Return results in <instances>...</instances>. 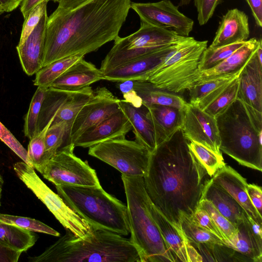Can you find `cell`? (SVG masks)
<instances>
[{"label": "cell", "instance_id": "cell-1", "mask_svg": "<svg viewBox=\"0 0 262 262\" xmlns=\"http://www.w3.org/2000/svg\"><path fill=\"white\" fill-rule=\"evenodd\" d=\"M189 141L182 129L176 132L151 153L143 177L151 203L181 232L183 219L197 209L211 178L190 150Z\"/></svg>", "mask_w": 262, "mask_h": 262}, {"label": "cell", "instance_id": "cell-2", "mask_svg": "<svg viewBox=\"0 0 262 262\" xmlns=\"http://www.w3.org/2000/svg\"><path fill=\"white\" fill-rule=\"evenodd\" d=\"M130 0H90L66 13L48 16L42 68L57 60L99 49L118 36Z\"/></svg>", "mask_w": 262, "mask_h": 262}, {"label": "cell", "instance_id": "cell-3", "mask_svg": "<svg viewBox=\"0 0 262 262\" xmlns=\"http://www.w3.org/2000/svg\"><path fill=\"white\" fill-rule=\"evenodd\" d=\"M92 234L78 237L67 231L30 262H142L140 253L130 238L92 227Z\"/></svg>", "mask_w": 262, "mask_h": 262}, {"label": "cell", "instance_id": "cell-4", "mask_svg": "<svg viewBox=\"0 0 262 262\" xmlns=\"http://www.w3.org/2000/svg\"><path fill=\"white\" fill-rule=\"evenodd\" d=\"M127 202L131 242L142 262L177 261L165 243L149 210L151 201L143 177L121 175Z\"/></svg>", "mask_w": 262, "mask_h": 262}, {"label": "cell", "instance_id": "cell-5", "mask_svg": "<svg viewBox=\"0 0 262 262\" xmlns=\"http://www.w3.org/2000/svg\"><path fill=\"white\" fill-rule=\"evenodd\" d=\"M67 205L92 227L122 236L130 229L127 206L101 186H55Z\"/></svg>", "mask_w": 262, "mask_h": 262}, {"label": "cell", "instance_id": "cell-6", "mask_svg": "<svg viewBox=\"0 0 262 262\" xmlns=\"http://www.w3.org/2000/svg\"><path fill=\"white\" fill-rule=\"evenodd\" d=\"M216 118L220 150L239 164L262 170V130L255 125L238 98Z\"/></svg>", "mask_w": 262, "mask_h": 262}, {"label": "cell", "instance_id": "cell-7", "mask_svg": "<svg viewBox=\"0 0 262 262\" xmlns=\"http://www.w3.org/2000/svg\"><path fill=\"white\" fill-rule=\"evenodd\" d=\"M207 43L189 37L150 73L146 81L175 94L188 91L196 82L200 58Z\"/></svg>", "mask_w": 262, "mask_h": 262}, {"label": "cell", "instance_id": "cell-8", "mask_svg": "<svg viewBox=\"0 0 262 262\" xmlns=\"http://www.w3.org/2000/svg\"><path fill=\"white\" fill-rule=\"evenodd\" d=\"M189 37L141 21L137 31L126 37L119 36L114 40V46L101 62L100 70L104 74L129 61L180 43Z\"/></svg>", "mask_w": 262, "mask_h": 262}, {"label": "cell", "instance_id": "cell-9", "mask_svg": "<svg viewBox=\"0 0 262 262\" xmlns=\"http://www.w3.org/2000/svg\"><path fill=\"white\" fill-rule=\"evenodd\" d=\"M13 169L18 178L46 206L66 230L81 238L92 234L91 226L70 208L58 193L47 186L34 168L22 161L15 163Z\"/></svg>", "mask_w": 262, "mask_h": 262}, {"label": "cell", "instance_id": "cell-10", "mask_svg": "<svg viewBox=\"0 0 262 262\" xmlns=\"http://www.w3.org/2000/svg\"><path fill=\"white\" fill-rule=\"evenodd\" d=\"M88 154L112 166L122 174L142 177L147 171L151 155L145 146L125 137L108 140L92 146Z\"/></svg>", "mask_w": 262, "mask_h": 262}, {"label": "cell", "instance_id": "cell-11", "mask_svg": "<svg viewBox=\"0 0 262 262\" xmlns=\"http://www.w3.org/2000/svg\"><path fill=\"white\" fill-rule=\"evenodd\" d=\"M75 147H62L39 172L55 186H101L95 170L74 154Z\"/></svg>", "mask_w": 262, "mask_h": 262}, {"label": "cell", "instance_id": "cell-12", "mask_svg": "<svg viewBox=\"0 0 262 262\" xmlns=\"http://www.w3.org/2000/svg\"><path fill=\"white\" fill-rule=\"evenodd\" d=\"M120 99L106 87L93 90L92 97L77 116L69 133L66 145L73 144L84 132L119 111Z\"/></svg>", "mask_w": 262, "mask_h": 262}, {"label": "cell", "instance_id": "cell-13", "mask_svg": "<svg viewBox=\"0 0 262 262\" xmlns=\"http://www.w3.org/2000/svg\"><path fill=\"white\" fill-rule=\"evenodd\" d=\"M130 8L138 14L141 21L172 31L179 35L188 37L193 29V20L180 12L170 0L131 3Z\"/></svg>", "mask_w": 262, "mask_h": 262}, {"label": "cell", "instance_id": "cell-14", "mask_svg": "<svg viewBox=\"0 0 262 262\" xmlns=\"http://www.w3.org/2000/svg\"><path fill=\"white\" fill-rule=\"evenodd\" d=\"M237 98L245 105L256 127L262 129V62L256 51L238 76Z\"/></svg>", "mask_w": 262, "mask_h": 262}, {"label": "cell", "instance_id": "cell-15", "mask_svg": "<svg viewBox=\"0 0 262 262\" xmlns=\"http://www.w3.org/2000/svg\"><path fill=\"white\" fill-rule=\"evenodd\" d=\"M184 110V118L181 129L185 137L222 155L216 118L189 103Z\"/></svg>", "mask_w": 262, "mask_h": 262}, {"label": "cell", "instance_id": "cell-16", "mask_svg": "<svg viewBox=\"0 0 262 262\" xmlns=\"http://www.w3.org/2000/svg\"><path fill=\"white\" fill-rule=\"evenodd\" d=\"M179 44L168 46L121 64L104 73V80L116 82L146 81L150 73L177 49Z\"/></svg>", "mask_w": 262, "mask_h": 262}, {"label": "cell", "instance_id": "cell-17", "mask_svg": "<svg viewBox=\"0 0 262 262\" xmlns=\"http://www.w3.org/2000/svg\"><path fill=\"white\" fill-rule=\"evenodd\" d=\"M132 129L130 123L120 110L83 133L74 142V145L86 148L108 140L124 138Z\"/></svg>", "mask_w": 262, "mask_h": 262}, {"label": "cell", "instance_id": "cell-18", "mask_svg": "<svg viewBox=\"0 0 262 262\" xmlns=\"http://www.w3.org/2000/svg\"><path fill=\"white\" fill-rule=\"evenodd\" d=\"M47 11L34 30L16 50L24 71L29 76L35 74L42 68Z\"/></svg>", "mask_w": 262, "mask_h": 262}, {"label": "cell", "instance_id": "cell-19", "mask_svg": "<svg viewBox=\"0 0 262 262\" xmlns=\"http://www.w3.org/2000/svg\"><path fill=\"white\" fill-rule=\"evenodd\" d=\"M101 80H104V77L100 69L83 57L69 67L48 89L74 92Z\"/></svg>", "mask_w": 262, "mask_h": 262}, {"label": "cell", "instance_id": "cell-20", "mask_svg": "<svg viewBox=\"0 0 262 262\" xmlns=\"http://www.w3.org/2000/svg\"><path fill=\"white\" fill-rule=\"evenodd\" d=\"M212 181L221 186L243 208L248 216L262 224L260 215L251 203L247 193L246 179L230 166L225 165L212 177Z\"/></svg>", "mask_w": 262, "mask_h": 262}, {"label": "cell", "instance_id": "cell-21", "mask_svg": "<svg viewBox=\"0 0 262 262\" xmlns=\"http://www.w3.org/2000/svg\"><path fill=\"white\" fill-rule=\"evenodd\" d=\"M250 30L247 15L236 8L222 17L215 37L209 46L214 48L247 40Z\"/></svg>", "mask_w": 262, "mask_h": 262}, {"label": "cell", "instance_id": "cell-22", "mask_svg": "<svg viewBox=\"0 0 262 262\" xmlns=\"http://www.w3.org/2000/svg\"><path fill=\"white\" fill-rule=\"evenodd\" d=\"M119 106L132 125L135 141L152 152L158 144L155 128L148 115V108L143 104L136 107L123 99L120 100Z\"/></svg>", "mask_w": 262, "mask_h": 262}, {"label": "cell", "instance_id": "cell-23", "mask_svg": "<svg viewBox=\"0 0 262 262\" xmlns=\"http://www.w3.org/2000/svg\"><path fill=\"white\" fill-rule=\"evenodd\" d=\"M259 40L252 38L214 67L199 71L196 82L240 73L256 51Z\"/></svg>", "mask_w": 262, "mask_h": 262}, {"label": "cell", "instance_id": "cell-24", "mask_svg": "<svg viewBox=\"0 0 262 262\" xmlns=\"http://www.w3.org/2000/svg\"><path fill=\"white\" fill-rule=\"evenodd\" d=\"M147 107L155 128L158 145L182 128L184 108L159 104H152Z\"/></svg>", "mask_w": 262, "mask_h": 262}, {"label": "cell", "instance_id": "cell-25", "mask_svg": "<svg viewBox=\"0 0 262 262\" xmlns=\"http://www.w3.org/2000/svg\"><path fill=\"white\" fill-rule=\"evenodd\" d=\"M210 201L215 208L236 228L247 214L240 204L211 178L206 184L201 199Z\"/></svg>", "mask_w": 262, "mask_h": 262}, {"label": "cell", "instance_id": "cell-26", "mask_svg": "<svg viewBox=\"0 0 262 262\" xmlns=\"http://www.w3.org/2000/svg\"><path fill=\"white\" fill-rule=\"evenodd\" d=\"M149 210L165 243L177 261L189 262L188 241L183 232L177 230L150 203Z\"/></svg>", "mask_w": 262, "mask_h": 262}, {"label": "cell", "instance_id": "cell-27", "mask_svg": "<svg viewBox=\"0 0 262 262\" xmlns=\"http://www.w3.org/2000/svg\"><path fill=\"white\" fill-rule=\"evenodd\" d=\"M246 214L236 227V233L225 245L249 258L251 261L261 262L262 241L252 232Z\"/></svg>", "mask_w": 262, "mask_h": 262}, {"label": "cell", "instance_id": "cell-28", "mask_svg": "<svg viewBox=\"0 0 262 262\" xmlns=\"http://www.w3.org/2000/svg\"><path fill=\"white\" fill-rule=\"evenodd\" d=\"M240 73L197 82L188 90L189 103L203 111Z\"/></svg>", "mask_w": 262, "mask_h": 262}, {"label": "cell", "instance_id": "cell-29", "mask_svg": "<svg viewBox=\"0 0 262 262\" xmlns=\"http://www.w3.org/2000/svg\"><path fill=\"white\" fill-rule=\"evenodd\" d=\"M134 87L146 107L159 104L184 109L188 103L181 96L160 89L147 81H134Z\"/></svg>", "mask_w": 262, "mask_h": 262}, {"label": "cell", "instance_id": "cell-30", "mask_svg": "<svg viewBox=\"0 0 262 262\" xmlns=\"http://www.w3.org/2000/svg\"><path fill=\"white\" fill-rule=\"evenodd\" d=\"M38 238L33 231L0 221V244L12 250L21 253L26 252L35 245Z\"/></svg>", "mask_w": 262, "mask_h": 262}, {"label": "cell", "instance_id": "cell-31", "mask_svg": "<svg viewBox=\"0 0 262 262\" xmlns=\"http://www.w3.org/2000/svg\"><path fill=\"white\" fill-rule=\"evenodd\" d=\"M93 93V90L91 86L84 87L73 92L56 113L52 124L60 121L66 122L68 129L66 143L68 135L77 116L82 108L90 100Z\"/></svg>", "mask_w": 262, "mask_h": 262}, {"label": "cell", "instance_id": "cell-32", "mask_svg": "<svg viewBox=\"0 0 262 262\" xmlns=\"http://www.w3.org/2000/svg\"><path fill=\"white\" fill-rule=\"evenodd\" d=\"M79 54L68 56L53 61L42 68L35 74L34 84L48 88L50 85L69 67L84 57Z\"/></svg>", "mask_w": 262, "mask_h": 262}, {"label": "cell", "instance_id": "cell-33", "mask_svg": "<svg viewBox=\"0 0 262 262\" xmlns=\"http://www.w3.org/2000/svg\"><path fill=\"white\" fill-rule=\"evenodd\" d=\"M72 93L47 89L38 118V133L55 117L59 108Z\"/></svg>", "mask_w": 262, "mask_h": 262}, {"label": "cell", "instance_id": "cell-34", "mask_svg": "<svg viewBox=\"0 0 262 262\" xmlns=\"http://www.w3.org/2000/svg\"><path fill=\"white\" fill-rule=\"evenodd\" d=\"M67 133V126L64 121L53 123L50 125L46 134V150L43 164L40 170L60 149L66 146Z\"/></svg>", "mask_w": 262, "mask_h": 262}, {"label": "cell", "instance_id": "cell-35", "mask_svg": "<svg viewBox=\"0 0 262 262\" xmlns=\"http://www.w3.org/2000/svg\"><path fill=\"white\" fill-rule=\"evenodd\" d=\"M47 88L38 86L32 97L28 111L25 118L24 132L30 140L38 133V121Z\"/></svg>", "mask_w": 262, "mask_h": 262}, {"label": "cell", "instance_id": "cell-36", "mask_svg": "<svg viewBox=\"0 0 262 262\" xmlns=\"http://www.w3.org/2000/svg\"><path fill=\"white\" fill-rule=\"evenodd\" d=\"M188 146L211 178L226 165L222 155L216 154L200 143L189 141Z\"/></svg>", "mask_w": 262, "mask_h": 262}, {"label": "cell", "instance_id": "cell-37", "mask_svg": "<svg viewBox=\"0 0 262 262\" xmlns=\"http://www.w3.org/2000/svg\"><path fill=\"white\" fill-rule=\"evenodd\" d=\"M238 91V76L232 80L223 92L203 111L216 118L225 112L237 98Z\"/></svg>", "mask_w": 262, "mask_h": 262}, {"label": "cell", "instance_id": "cell-38", "mask_svg": "<svg viewBox=\"0 0 262 262\" xmlns=\"http://www.w3.org/2000/svg\"><path fill=\"white\" fill-rule=\"evenodd\" d=\"M246 41L214 48H207L200 58L199 71L208 70L217 66L242 47Z\"/></svg>", "mask_w": 262, "mask_h": 262}, {"label": "cell", "instance_id": "cell-39", "mask_svg": "<svg viewBox=\"0 0 262 262\" xmlns=\"http://www.w3.org/2000/svg\"><path fill=\"white\" fill-rule=\"evenodd\" d=\"M181 230L188 242L192 245L209 244L225 245L220 238L194 224L188 217L183 219Z\"/></svg>", "mask_w": 262, "mask_h": 262}, {"label": "cell", "instance_id": "cell-40", "mask_svg": "<svg viewBox=\"0 0 262 262\" xmlns=\"http://www.w3.org/2000/svg\"><path fill=\"white\" fill-rule=\"evenodd\" d=\"M55 117L34 137L30 140L28 146L27 157L29 165L36 169L40 170L43 164L46 150L45 137L48 129L52 124Z\"/></svg>", "mask_w": 262, "mask_h": 262}, {"label": "cell", "instance_id": "cell-41", "mask_svg": "<svg viewBox=\"0 0 262 262\" xmlns=\"http://www.w3.org/2000/svg\"><path fill=\"white\" fill-rule=\"evenodd\" d=\"M0 221L36 232L59 236L60 233L41 221L30 217L0 213Z\"/></svg>", "mask_w": 262, "mask_h": 262}, {"label": "cell", "instance_id": "cell-42", "mask_svg": "<svg viewBox=\"0 0 262 262\" xmlns=\"http://www.w3.org/2000/svg\"><path fill=\"white\" fill-rule=\"evenodd\" d=\"M198 208L205 210L212 218L225 239V245L235 237L236 228L215 208L210 201L206 199L201 200Z\"/></svg>", "mask_w": 262, "mask_h": 262}, {"label": "cell", "instance_id": "cell-43", "mask_svg": "<svg viewBox=\"0 0 262 262\" xmlns=\"http://www.w3.org/2000/svg\"><path fill=\"white\" fill-rule=\"evenodd\" d=\"M47 3L44 2L36 6L24 20L18 44L22 43L38 25L44 13L47 11Z\"/></svg>", "mask_w": 262, "mask_h": 262}, {"label": "cell", "instance_id": "cell-44", "mask_svg": "<svg viewBox=\"0 0 262 262\" xmlns=\"http://www.w3.org/2000/svg\"><path fill=\"white\" fill-rule=\"evenodd\" d=\"M0 140L18 156L23 162L29 165L27 150L1 121Z\"/></svg>", "mask_w": 262, "mask_h": 262}, {"label": "cell", "instance_id": "cell-45", "mask_svg": "<svg viewBox=\"0 0 262 262\" xmlns=\"http://www.w3.org/2000/svg\"><path fill=\"white\" fill-rule=\"evenodd\" d=\"M189 218L198 226L217 236L225 244V239L223 234L215 225L212 218L205 210L197 208Z\"/></svg>", "mask_w": 262, "mask_h": 262}, {"label": "cell", "instance_id": "cell-46", "mask_svg": "<svg viewBox=\"0 0 262 262\" xmlns=\"http://www.w3.org/2000/svg\"><path fill=\"white\" fill-rule=\"evenodd\" d=\"M222 0H194L198 12V20L201 26L205 25L213 16Z\"/></svg>", "mask_w": 262, "mask_h": 262}, {"label": "cell", "instance_id": "cell-47", "mask_svg": "<svg viewBox=\"0 0 262 262\" xmlns=\"http://www.w3.org/2000/svg\"><path fill=\"white\" fill-rule=\"evenodd\" d=\"M118 88L122 93L123 100L136 107L143 104L141 98L138 96L134 87V81L126 80L120 82Z\"/></svg>", "mask_w": 262, "mask_h": 262}, {"label": "cell", "instance_id": "cell-48", "mask_svg": "<svg viewBox=\"0 0 262 262\" xmlns=\"http://www.w3.org/2000/svg\"><path fill=\"white\" fill-rule=\"evenodd\" d=\"M246 190L251 203L259 214L262 215V190L261 187L253 184H248Z\"/></svg>", "mask_w": 262, "mask_h": 262}, {"label": "cell", "instance_id": "cell-49", "mask_svg": "<svg viewBox=\"0 0 262 262\" xmlns=\"http://www.w3.org/2000/svg\"><path fill=\"white\" fill-rule=\"evenodd\" d=\"M89 1L90 0H61L54 12L57 13H66Z\"/></svg>", "mask_w": 262, "mask_h": 262}, {"label": "cell", "instance_id": "cell-50", "mask_svg": "<svg viewBox=\"0 0 262 262\" xmlns=\"http://www.w3.org/2000/svg\"><path fill=\"white\" fill-rule=\"evenodd\" d=\"M257 26L262 27V0H245Z\"/></svg>", "mask_w": 262, "mask_h": 262}, {"label": "cell", "instance_id": "cell-51", "mask_svg": "<svg viewBox=\"0 0 262 262\" xmlns=\"http://www.w3.org/2000/svg\"><path fill=\"white\" fill-rule=\"evenodd\" d=\"M61 0H23L20 4V10L25 20L30 12L38 5L40 3L49 1H53L59 3Z\"/></svg>", "mask_w": 262, "mask_h": 262}, {"label": "cell", "instance_id": "cell-52", "mask_svg": "<svg viewBox=\"0 0 262 262\" xmlns=\"http://www.w3.org/2000/svg\"><path fill=\"white\" fill-rule=\"evenodd\" d=\"M21 254L0 244V262H17Z\"/></svg>", "mask_w": 262, "mask_h": 262}, {"label": "cell", "instance_id": "cell-53", "mask_svg": "<svg viewBox=\"0 0 262 262\" xmlns=\"http://www.w3.org/2000/svg\"><path fill=\"white\" fill-rule=\"evenodd\" d=\"M23 0H0L4 12H10L16 9Z\"/></svg>", "mask_w": 262, "mask_h": 262}, {"label": "cell", "instance_id": "cell-54", "mask_svg": "<svg viewBox=\"0 0 262 262\" xmlns=\"http://www.w3.org/2000/svg\"><path fill=\"white\" fill-rule=\"evenodd\" d=\"M251 229L253 234L260 240L262 241L261 224L256 222L252 217L247 216Z\"/></svg>", "mask_w": 262, "mask_h": 262}, {"label": "cell", "instance_id": "cell-55", "mask_svg": "<svg viewBox=\"0 0 262 262\" xmlns=\"http://www.w3.org/2000/svg\"><path fill=\"white\" fill-rule=\"evenodd\" d=\"M4 183V181L3 178L0 172V206L1 205V198H2V193L3 189V186Z\"/></svg>", "mask_w": 262, "mask_h": 262}, {"label": "cell", "instance_id": "cell-56", "mask_svg": "<svg viewBox=\"0 0 262 262\" xmlns=\"http://www.w3.org/2000/svg\"><path fill=\"white\" fill-rule=\"evenodd\" d=\"M191 0H180L179 6H182L189 4Z\"/></svg>", "mask_w": 262, "mask_h": 262}, {"label": "cell", "instance_id": "cell-57", "mask_svg": "<svg viewBox=\"0 0 262 262\" xmlns=\"http://www.w3.org/2000/svg\"><path fill=\"white\" fill-rule=\"evenodd\" d=\"M3 13H5L4 11L3 10V8L2 7L1 3H0V15L3 14Z\"/></svg>", "mask_w": 262, "mask_h": 262}]
</instances>
